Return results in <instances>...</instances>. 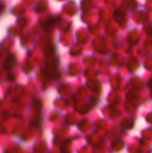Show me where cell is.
Segmentation results:
<instances>
[{
  "label": "cell",
  "mask_w": 152,
  "mask_h": 153,
  "mask_svg": "<svg viewBox=\"0 0 152 153\" xmlns=\"http://www.w3.org/2000/svg\"><path fill=\"white\" fill-rule=\"evenodd\" d=\"M15 63H16V59H15L14 56L11 54L6 57V60L4 64V66L5 69H12L15 65Z\"/></svg>",
  "instance_id": "obj_1"
}]
</instances>
